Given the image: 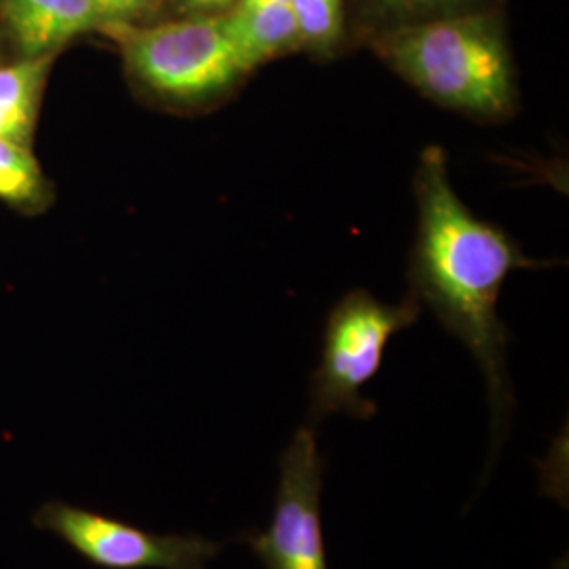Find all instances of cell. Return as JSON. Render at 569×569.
I'll list each match as a JSON object with an SVG mask.
<instances>
[{"instance_id": "obj_1", "label": "cell", "mask_w": 569, "mask_h": 569, "mask_svg": "<svg viewBox=\"0 0 569 569\" xmlns=\"http://www.w3.org/2000/svg\"><path fill=\"white\" fill-rule=\"evenodd\" d=\"M418 234L411 253V296L435 312L481 367L491 403V456L507 439L512 387L507 371L509 331L498 317L502 284L531 260L509 234L477 218L449 180L448 157L428 146L413 178Z\"/></svg>"}, {"instance_id": "obj_2", "label": "cell", "mask_w": 569, "mask_h": 569, "mask_svg": "<svg viewBox=\"0 0 569 569\" xmlns=\"http://www.w3.org/2000/svg\"><path fill=\"white\" fill-rule=\"evenodd\" d=\"M369 41L407 84L446 110L505 121L519 106L507 28L489 7L407 23Z\"/></svg>"}, {"instance_id": "obj_3", "label": "cell", "mask_w": 569, "mask_h": 569, "mask_svg": "<svg viewBox=\"0 0 569 569\" xmlns=\"http://www.w3.org/2000/svg\"><path fill=\"white\" fill-rule=\"evenodd\" d=\"M100 30L119 44L131 79L169 106L222 102L249 77L220 16H183L157 26L112 23Z\"/></svg>"}, {"instance_id": "obj_4", "label": "cell", "mask_w": 569, "mask_h": 569, "mask_svg": "<svg viewBox=\"0 0 569 569\" xmlns=\"http://www.w3.org/2000/svg\"><path fill=\"white\" fill-rule=\"evenodd\" d=\"M420 317V302L409 296L385 305L369 291L345 296L327 317L321 363L310 378V425L333 413L369 420L378 407L361 395L380 371L388 342Z\"/></svg>"}, {"instance_id": "obj_5", "label": "cell", "mask_w": 569, "mask_h": 569, "mask_svg": "<svg viewBox=\"0 0 569 569\" xmlns=\"http://www.w3.org/2000/svg\"><path fill=\"white\" fill-rule=\"evenodd\" d=\"M32 526L100 569H207L222 552L199 533H154L63 500L44 502Z\"/></svg>"}, {"instance_id": "obj_6", "label": "cell", "mask_w": 569, "mask_h": 569, "mask_svg": "<svg viewBox=\"0 0 569 569\" xmlns=\"http://www.w3.org/2000/svg\"><path fill=\"white\" fill-rule=\"evenodd\" d=\"M281 479L272 521L264 531H244V542L264 569H329L321 528L326 458L315 428L302 427L281 456Z\"/></svg>"}, {"instance_id": "obj_7", "label": "cell", "mask_w": 569, "mask_h": 569, "mask_svg": "<svg viewBox=\"0 0 569 569\" xmlns=\"http://www.w3.org/2000/svg\"><path fill=\"white\" fill-rule=\"evenodd\" d=\"M0 18L21 58L58 53L79 34L98 28L93 0H0Z\"/></svg>"}, {"instance_id": "obj_8", "label": "cell", "mask_w": 569, "mask_h": 569, "mask_svg": "<svg viewBox=\"0 0 569 569\" xmlns=\"http://www.w3.org/2000/svg\"><path fill=\"white\" fill-rule=\"evenodd\" d=\"M220 18L247 74L266 61L300 49V34L289 0L256 9L232 7L220 13Z\"/></svg>"}, {"instance_id": "obj_9", "label": "cell", "mask_w": 569, "mask_h": 569, "mask_svg": "<svg viewBox=\"0 0 569 569\" xmlns=\"http://www.w3.org/2000/svg\"><path fill=\"white\" fill-rule=\"evenodd\" d=\"M58 53H47L37 58H21L16 63L0 66V138L9 142L30 146L39 110L42 91L49 79L51 66Z\"/></svg>"}, {"instance_id": "obj_10", "label": "cell", "mask_w": 569, "mask_h": 569, "mask_svg": "<svg viewBox=\"0 0 569 569\" xmlns=\"http://www.w3.org/2000/svg\"><path fill=\"white\" fill-rule=\"evenodd\" d=\"M488 0H346L352 16L373 34L416 21L483 9Z\"/></svg>"}, {"instance_id": "obj_11", "label": "cell", "mask_w": 569, "mask_h": 569, "mask_svg": "<svg viewBox=\"0 0 569 569\" xmlns=\"http://www.w3.org/2000/svg\"><path fill=\"white\" fill-rule=\"evenodd\" d=\"M49 186L30 146L0 138V201L18 209H39Z\"/></svg>"}, {"instance_id": "obj_12", "label": "cell", "mask_w": 569, "mask_h": 569, "mask_svg": "<svg viewBox=\"0 0 569 569\" xmlns=\"http://www.w3.org/2000/svg\"><path fill=\"white\" fill-rule=\"evenodd\" d=\"M300 49L319 58H331L345 42L346 0H289Z\"/></svg>"}, {"instance_id": "obj_13", "label": "cell", "mask_w": 569, "mask_h": 569, "mask_svg": "<svg viewBox=\"0 0 569 569\" xmlns=\"http://www.w3.org/2000/svg\"><path fill=\"white\" fill-rule=\"evenodd\" d=\"M157 2L159 0H93V11L98 21L96 30L112 23H136V20L142 18Z\"/></svg>"}, {"instance_id": "obj_14", "label": "cell", "mask_w": 569, "mask_h": 569, "mask_svg": "<svg viewBox=\"0 0 569 569\" xmlns=\"http://www.w3.org/2000/svg\"><path fill=\"white\" fill-rule=\"evenodd\" d=\"M239 0H171L176 13L183 16H220L232 9Z\"/></svg>"}]
</instances>
